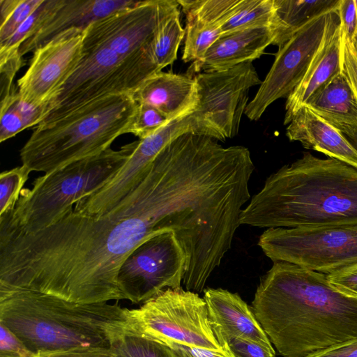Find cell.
Returning <instances> with one entry per match:
<instances>
[{
    "mask_svg": "<svg viewBox=\"0 0 357 357\" xmlns=\"http://www.w3.org/2000/svg\"><path fill=\"white\" fill-rule=\"evenodd\" d=\"M36 357H119L109 347L72 349L38 355Z\"/></svg>",
    "mask_w": 357,
    "mask_h": 357,
    "instance_id": "cell-37",
    "label": "cell"
},
{
    "mask_svg": "<svg viewBox=\"0 0 357 357\" xmlns=\"http://www.w3.org/2000/svg\"><path fill=\"white\" fill-rule=\"evenodd\" d=\"M0 142H3L21 131L38 126L49 113V104L36 106L22 100L13 90L0 102Z\"/></svg>",
    "mask_w": 357,
    "mask_h": 357,
    "instance_id": "cell-25",
    "label": "cell"
},
{
    "mask_svg": "<svg viewBox=\"0 0 357 357\" xmlns=\"http://www.w3.org/2000/svg\"><path fill=\"white\" fill-rule=\"evenodd\" d=\"M179 4L174 0H158V20L146 55L157 73L172 64L177 57L185 35L180 22Z\"/></svg>",
    "mask_w": 357,
    "mask_h": 357,
    "instance_id": "cell-23",
    "label": "cell"
},
{
    "mask_svg": "<svg viewBox=\"0 0 357 357\" xmlns=\"http://www.w3.org/2000/svg\"><path fill=\"white\" fill-rule=\"evenodd\" d=\"M0 357H36L4 326L0 324Z\"/></svg>",
    "mask_w": 357,
    "mask_h": 357,
    "instance_id": "cell-35",
    "label": "cell"
},
{
    "mask_svg": "<svg viewBox=\"0 0 357 357\" xmlns=\"http://www.w3.org/2000/svg\"><path fill=\"white\" fill-rule=\"evenodd\" d=\"M109 347L119 357H176L168 346L125 331Z\"/></svg>",
    "mask_w": 357,
    "mask_h": 357,
    "instance_id": "cell-27",
    "label": "cell"
},
{
    "mask_svg": "<svg viewBox=\"0 0 357 357\" xmlns=\"http://www.w3.org/2000/svg\"><path fill=\"white\" fill-rule=\"evenodd\" d=\"M176 357H234L229 351H215L184 345H172Z\"/></svg>",
    "mask_w": 357,
    "mask_h": 357,
    "instance_id": "cell-39",
    "label": "cell"
},
{
    "mask_svg": "<svg viewBox=\"0 0 357 357\" xmlns=\"http://www.w3.org/2000/svg\"><path fill=\"white\" fill-rule=\"evenodd\" d=\"M187 268L185 253L173 231L151 237L126 258L118 273L123 299L145 303L167 289L181 287Z\"/></svg>",
    "mask_w": 357,
    "mask_h": 357,
    "instance_id": "cell-10",
    "label": "cell"
},
{
    "mask_svg": "<svg viewBox=\"0 0 357 357\" xmlns=\"http://www.w3.org/2000/svg\"><path fill=\"white\" fill-rule=\"evenodd\" d=\"M137 140L63 166L23 188L15 209L0 217V231L32 233L56 222L82 197L112 178L128 161Z\"/></svg>",
    "mask_w": 357,
    "mask_h": 357,
    "instance_id": "cell-5",
    "label": "cell"
},
{
    "mask_svg": "<svg viewBox=\"0 0 357 357\" xmlns=\"http://www.w3.org/2000/svg\"><path fill=\"white\" fill-rule=\"evenodd\" d=\"M131 95L137 104L155 108L170 121L191 114L197 104L194 77L162 71L146 79Z\"/></svg>",
    "mask_w": 357,
    "mask_h": 357,
    "instance_id": "cell-21",
    "label": "cell"
},
{
    "mask_svg": "<svg viewBox=\"0 0 357 357\" xmlns=\"http://www.w3.org/2000/svg\"><path fill=\"white\" fill-rule=\"evenodd\" d=\"M342 33L339 17L334 15L327 35L303 78L287 98L284 123L289 124L301 107L307 105L342 72Z\"/></svg>",
    "mask_w": 357,
    "mask_h": 357,
    "instance_id": "cell-16",
    "label": "cell"
},
{
    "mask_svg": "<svg viewBox=\"0 0 357 357\" xmlns=\"http://www.w3.org/2000/svg\"><path fill=\"white\" fill-rule=\"evenodd\" d=\"M218 340L234 357H275V351L250 340L229 337H220Z\"/></svg>",
    "mask_w": 357,
    "mask_h": 357,
    "instance_id": "cell-33",
    "label": "cell"
},
{
    "mask_svg": "<svg viewBox=\"0 0 357 357\" xmlns=\"http://www.w3.org/2000/svg\"><path fill=\"white\" fill-rule=\"evenodd\" d=\"M194 78L197 104L190 114L191 132L222 142L236 135L248 92L262 83L252 62L199 73Z\"/></svg>",
    "mask_w": 357,
    "mask_h": 357,
    "instance_id": "cell-9",
    "label": "cell"
},
{
    "mask_svg": "<svg viewBox=\"0 0 357 357\" xmlns=\"http://www.w3.org/2000/svg\"><path fill=\"white\" fill-rule=\"evenodd\" d=\"M132 0H63L50 20L21 46V56L33 52L63 32L77 29L84 31L92 22L117 10L133 6Z\"/></svg>",
    "mask_w": 357,
    "mask_h": 357,
    "instance_id": "cell-18",
    "label": "cell"
},
{
    "mask_svg": "<svg viewBox=\"0 0 357 357\" xmlns=\"http://www.w3.org/2000/svg\"><path fill=\"white\" fill-rule=\"evenodd\" d=\"M63 0H43L13 36L0 47L17 48L32 37L61 6Z\"/></svg>",
    "mask_w": 357,
    "mask_h": 357,
    "instance_id": "cell-29",
    "label": "cell"
},
{
    "mask_svg": "<svg viewBox=\"0 0 357 357\" xmlns=\"http://www.w3.org/2000/svg\"><path fill=\"white\" fill-rule=\"evenodd\" d=\"M169 121L170 120L155 108L145 104H137V111L127 133L134 135L139 139H144L156 132Z\"/></svg>",
    "mask_w": 357,
    "mask_h": 357,
    "instance_id": "cell-31",
    "label": "cell"
},
{
    "mask_svg": "<svg viewBox=\"0 0 357 357\" xmlns=\"http://www.w3.org/2000/svg\"><path fill=\"white\" fill-rule=\"evenodd\" d=\"M20 49L0 47V96H7L15 87L13 84L15 75L24 65Z\"/></svg>",
    "mask_w": 357,
    "mask_h": 357,
    "instance_id": "cell-32",
    "label": "cell"
},
{
    "mask_svg": "<svg viewBox=\"0 0 357 357\" xmlns=\"http://www.w3.org/2000/svg\"><path fill=\"white\" fill-rule=\"evenodd\" d=\"M286 135L290 141L321 152L357 169V148L337 128L307 106L297 110L288 124Z\"/></svg>",
    "mask_w": 357,
    "mask_h": 357,
    "instance_id": "cell-20",
    "label": "cell"
},
{
    "mask_svg": "<svg viewBox=\"0 0 357 357\" xmlns=\"http://www.w3.org/2000/svg\"><path fill=\"white\" fill-rule=\"evenodd\" d=\"M336 13L329 11L315 17L278 47L270 70L246 107L244 114L249 119H259L273 102L289 97L310 68Z\"/></svg>",
    "mask_w": 357,
    "mask_h": 357,
    "instance_id": "cell-11",
    "label": "cell"
},
{
    "mask_svg": "<svg viewBox=\"0 0 357 357\" xmlns=\"http://www.w3.org/2000/svg\"><path fill=\"white\" fill-rule=\"evenodd\" d=\"M137 109L131 94L99 98L36 126L20 151L22 165L48 174L111 148L126 134Z\"/></svg>",
    "mask_w": 357,
    "mask_h": 357,
    "instance_id": "cell-4",
    "label": "cell"
},
{
    "mask_svg": "<svg viewBox=\"0 0 357 357\" xmlns=\"http://www.w3.org/2000/svg\"><path fill=\"white\" fill-rule=\"evenodd\" d=\"M31 172L22 165L0 174V217L13 211Z\"/></svg>",
    "mask_w": 357,
    "mask_h": 357,
    "instance_id": "cell-30",
    "label": "cell"
},
{
    "mask_svg": "<svg viewBox=\"0 0 357 357\" xmlns=\"http://www.w3.org/2000/svg\"><path fill=\"white\" fill-rule=\"evenodd\" d=\"M43 0H0V45L8 40Z\"/></svg>",
    "mask_w": 357,
    "mask_h": 357,
    "instance_id": "cell-28",
    "label": "cell"
},
{
    "mask_svg": "<svg viewBox=\"0 0 357 357\" xmlns=\"http://www.w3.org/2000/svg\"><path fill=\"white\" fill-rule=\"evenodd\" d=\"M305 106L344 135L351 137L357 132V96L343 72Z\"/></svg>",
    "mask_w": 357,
    "mask_h": 357,
    "instance_id": "cell-22",
    "label": "cell"
},
{
    "mask_svg": "<svg viewBox=\"0 0 357 357\" xmlns=\"http://www.w3.org/2000/svg\"><path fill=\"white\" fill-rule=\"evenodd\" d=\"M337 14L342 36L352 41L357 33V10L354 0H340Z\"/></svg>",
    "mask_w": 357,
    "mask_h": 357,
    "instance_id": "cell-34",
    "label": "cell"
},
{
    "mask_svg": "<svg viewBox=\"0 0 357 357\" xmlns=\"http://www.w3.org/2000/svg\"><path fill=\"white\" fill-rule=\"evenodd\" d=\"M273 45L280 47L302 26L315 17L337 10L340 0H274Z\"/></svg>",
    "mask_w": 357,
    "mask_h": 357,
    "instance_id": "cell-24",
    "label": "cell"
},
{
    "mask_svg": "<svg viewBox=\"0 0 357 357\" xmlns=\"http://www.w3.org/2000/svg\"><path fill=\"white\" fill-rule=\"evenodd\" d=\"M275 20L274 0H239L222 26V34L258 26H273Z\"/></svg>",
    "mask_w": 357,
    "mask_h": 357,
    "instance_id": "cell-26",
    "label": "cell"
},
{
    "mask_svg": "<svg viewBox=\"0 0 357 357\" xmlns=\"http://www.w3.org/2000/svg\"><path fill=\"white\" fill-rule=\"evenodd\" d=\"M158 0L139 1L92 22L83 31L84 46L108 48L128 59L145 53L157 24Z\"/></svg>",
    "mask_w": 357,
    "mask_h": 357,
    "instance_id": "cell-14",
    "label": "cell"
},
{
    "mask_svg": "<svg viewBox=\"0 0 357 357\" xmlns=\"http://www.w3.org/2000/svg\"><path fill=\"white\" fill-rule=\"evenodd\" d=\"M84 54L83 31L63 32L36 49L17 89L25 102L40 106L50 104L77 69Z\"/></svg>",
    "mask_w": 357,
    "mask_h": 357,
    "instance_id": "cell-12",
    "label": "cell"
},
{
    "mask_svg": "<svg viewBox=\"0 0 357 357\" xmlns=\"http://www.w3.org/2000/svg\"><path fill=\"white\" fill-rule=\"evenodd\" d=\"M258 245L274 261H286L325 275L357 265V226L269 228Z\"/></svg>",
    "mask_w": 357,
    "mask_h": 357,
    "instance_id": "cell-8",
    "label": "cell"
},
{
    "mask_svg": "<svg viewBox=\"0 0 357 357\" xmlns=\"http://www.w3.org/2000/svg\"><path fill=\"white\" fill-rule=\"evenodd\" d=\"M209 319L216 337H237L259 343L275 351L253 310L236 293L207 288L204 290Z\"/></svg>",
    "mask_w": 357,
    "mask_h": 357,
    "instance_id": "cell-15",
    "label": "cell"
},
{
    "mask_svg": "<svg viewBox=\"0 0 357 357\" xmlns=\"http://www.w3.org/2000/svg\"><path fill=\"white\" fill-rule=\"evenodd\" d=\"M191 132L190 114L169 121L154 134L137 140L132 155L104 185L76 202L75 213L99 215L114 207L142 180L147 167L176 137Z\"/></svg>",
    "mask_w": 357,
    "mask_h": 357,
    "instance_id": "cell-13",
    "label": "cell"
},
{
    "mask_svg": "<svg viewBox=\"0 0 357 357\" xmlns=\"http://www.w3.org/2000/svg\"><path fill=\"white\" fill-rule=\"evenodd\" d=\"M259 228L357 226V169L310 153L265 181L240 216Z\"/></svg>",
    "mask_w": 357,
    "mask_h": 357,
    "instance_id": "cell-2",
    "label": "cell"
},
{
    "mask_svg": "<svg viewBox=\"0 0 357 357\" xmlns=\"http://www.w3.org/2000/svg\"><path fill=\"white\" fill-rule=\"evenodd\" d=\"M271 26H258L222 34L208 49L203 58L193 62L194 73L222 70L259 58L273 45Z\"/></svg>",
    "mask_w": 357,
    "mask_h": 357,
    "instance_id": "cell-19",
    "label": "cell"
},
{
    "mask_svg": "<svg viewBox=\"0 0 357 357\" xmlns=\"http://www.w3.org/2000/svg\"><path fill=\"white\" fill-rule=\"evenodd\" d=\"M309 357H357V338Z\"/></svg>",
    "mask_w": 357,
    "mask_h": 357,
    "instance_id": "cell-40",
    "label": "cell"
},
{
    "mask_svg": "<svg viewBox=\"0 0 357 357\" xmlns=\"http://www.w3.org/2000/svg\"><path fill=\"white\" fill-rule=\"evenodd\" d=\"M155 73L146 54L125 59L108 48L84 45L77 69L50 102L43 121L61 116L101 97L132 94Z\"/></svg>",
    "mask_w": 357,
    "mask_h": 357,
    "instance_id": "cell-7",
    "label": "cell"
},
{
    "mask_svg": "<svg viewBox=\"0 0 357 357\" xmlns=\"http://www.w3.org/2000/svg\"><path fill=\"white\" fill-rule=\"evenodd\" d=\"M251 307L282 357H309L357 338V298L298 265L274 261Z\"/></svg>",
    "mask_w": 357,
    "mask_h": 357,
    "instance_id": "cell-1",
    "label": "cell"
},
{
    "mask_svg": "<svg viewBox=\"0 0 357 357\" xmlns=\"http://www.w3.org/2000/svg\"><path fill=\"white\" fill-rule=\"evenodd\" d=\"M352 45L354 47V50L357 54V33L354 36V39L351 41Z\"/></svg>",
    "mask_w": 357,
    "mask_h": 357,
    "instance_id": "cell-41",
    "label": "cell"
},
{
    "mask_svg": "<svg viewBox=\"0 0 357 357\" xmlns=\"http://www.w3.org/2000/svg\"><path fill=\"white\" fill-rule=\"evenodd\" d=\"M328 282L340 291L357 298V265L326 275Z\"/></svg>",
    "mask_w": 357,
    "mask_h": 357,
    "instance_id": "cell-36",
    "label": "cell"
},
{
    "mask_svg": "<svg viewBox=\"0 0 357 357\" xmlns=\"http://www.w3.org/2000/svg\"><path fill=\"white\" fill-rule=\"evenodd\" d=\"M239 0H177L185 15L182 59L197 61L222 35V26Z\"/></svg>",
    "mask_w": 357,
    "mask_h": 357,
    "instance_id": "cell-17",
    "label": "cell"
},
{
    "mask_svg": "<svg viewBox=\"0 0 357 357\" xmlns=\"http://www.w3.org/2000/svg\"><path fill=\"white\" fill-rule=\"evenodd\" d=\"M125 310L118 303H79L0 284V324L36 356L109 347L124 331Z\"/></svg>",
    "mask_w": 357,
    "mask_h": 357,
    "instance_id": "cell-3",
    "label": "cell"
},
{
    "mask_svg": "<svg viewBox=\"0 0 357 357\" xmlns=\"http://www.w3.org/2000/svg\"><path fill=\"white\" fill-rule=\"evenodd\" d=\"M342 72L347 75L357 96V54L351 41L342 36Z\"/></svg>",
    "mask_w": 357,
    "mask_h": 357,
    "instance_id": "cell-38",
    "label": "cell"
},
{
    "mask_svg": "<svg viewBox=\"0 0 357 357\" xmlns=\"http://www.w3.org/2000/svg\"><path fill=\"white\" fill-rule=\"evenodd\" d=\"M125 315L126 333L168 347L229 351L216 337L204 298L182 287L167 289L138 308H126Z\"/></svg>",
    "mask_w": 357,
    "mask_h": 357,
    "instance_id": "cell-6",
    "label": "cell"
}]
</instances>
